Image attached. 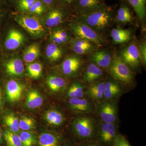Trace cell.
<instances>
[{
  "mask_svg": "<svg viewBox=\"0 0 146 146\" xmlns=\"http://www.w3.org/2000/svg\"><path fill=\"white\" fill-rule=\"evenodd\" d=\"M76 1L77 0H59L62 5L68 7L71 6L74 7Z\"/></svg>",
  "mask_w": 146,
  "mask_h": 146,
  "instance_id": "cell-42",
  "label": "cell"
},
{
  "mask_svg": "<svg viewBox=\"0 0 146 146\" xmlns=\"http://www.w3.org/2000/svg\"><path fill=\"white\" fill-rule=\"evenodd\" d=\"M47 7H53L54 6L55 0H40Z\"/></svg>",
  "mask_w": 146,
  "mask_h": 146,
  "instance_id": "cell-43",
  "label": "cell"
},
{
  "mask_svg": "<svg viewBox=\"0 0 146 146\" xmlns=\"http://www.w3.org/2000/svg\"><path fill=\"white\" fill-rule=\"evenodd\" d=\"M117 111L114 105L106 103L102 106L100 115L104 123H114L117 119Z\"/></svg>",
  "mask_w": 146,
  "mask_h": 146,
  "instance_id": "cell-15",
  "label": "cell"
},
{
  "mask_svg": "<svg viewBox=\"0 0 146 146\" xmlns=\"http://www.w3.org/2000/svg\"><path fill=\"white\" fill-rule=\"evenodd\" d=\"M139 53L141 60L144 63L146 62V44L145 42H141L139 46Z\"/></svg>",
  "mask_w": 146,
  "mask_h": 146,
  "instance_id": "cell-39",
  "label": "cell"
},
{
  "mask_svg": "<svg viewBox=\"0 0 146 146\" xmlns=\"http://www.w3.org/2000/svg\"><path fill=\"white\" fill-rule=\"evenodd\" d=\"M103 74L102 71L100 67L94 63H90L87 66L84 73V80L87 83H92L100 78Z\"/></svg>",
  "mask_w": 146,
  "mask_h": 146,
  "instance_id": "cell-18",
  "label": "cell"
},
{
  "mask_svg": "<svg viewBox=\"0 0 146 146\" xmlns=\"http://www.w3.org/2000/svg\"><path fill=\"white\" fill-rule=\"evenodd\" d=\"M40 54V48L36 43L28 46L24 51L23 58L25 62L31 63L38 58Z\"/></svg>",
  "mask_w": 146,
  "mask_h": 146,
  "instance_id": "cell-20",
  "label": "cell"
},
{
  "mask_svg": "<svg viewBox=\"0 0 146 146\" xmlns=\"http://www.w3.org/2000/svg\"><path fill=\"white\" fill-rule=\"evenodd\" d=\"M118 22L122 23H127L132 21V16L130 9L125 4L123 3L120 5L117 11L116 17Z\"/></svg>",
  "mask_w": 146,
  "mask_h": 146,
  "instance_id": "cell-26",
  "label": "cell"
},
{
  "mask_svg": "<svg viewBox=\"0 0 146 146\" xmlns=\"http://www.w3.org/2000/svg\"><path fill=\"white\" fill-rule=\"evenodd\" d=\"M112 146H131L124 136L118 134L112 143Z\"/></svg>",
  "mask_w": 146,
  "mask_h": 146,
  "instance_id": "cell-38",
  "label": "cell"
},
{
  "mask_svg": "<svg viewBox=\"0 0 146 146\" xmlns=\"http://www.w3.org/2000/svg\"><path fill=\"white\" fill-rule=\"evenodd\" d=\"M90 58L93 63L102 68L109 67L111 61L110 55L104 51L95 52Z\"/></svg>",
  "mask_w": 146,
  "mask_h": 146,
  "instance_id": "cell-16",
  "label": "cell"
},
{
  "mask_svg": "<svg viewBox=\"0 0 146 146\" xmlns=\"http://www.w3.org/2000/svg\"><path fill=\"white\" fill-rule=\"evenodd\" d=\"M3 136L8 146H22L19 135L9 130H5Z\"/></svg>",
  "mask_w": 146,
  "mask_h": 146,
  "instance_id": "cell-30",
  "label": "cell"
},
{
  "mask_svg": "<svg viewBox=\"0 0 146 146\" xmlns=\"http://www.w3.org/2000/svg\"><path fill=\"white\" fill-rule=\"evenodd\" d=\"M47 85L49 89L53 92H58L65 88L66 81L61 77L51 75L47 78Z\"/></svg>",
  "mask_w": 146,
  "mask_h": 146,
  "instance_id": "cell-21",
  "label": "cell"
},
{
  "mask_svg": "<svg viewBox=\"0 0 146 146\" xmlns=\"http://www.w3.org/2000/svg\"><path fill=\"white\" fill-rule=\"evenodd\" d=\"M120 55V58L127 66L135 68L140 64L141 58L136 44H130L122 50Z\"/></svg>",
  "mask_w": 146,
  "mask_h": 146,
  "instance_id": "cell-8",
  "label": "cell"
},
{
  "mask_svg": "<svg viewBox=\"0 0 146 146\" xmlns=\"http://www.w3.org/2000/svg\"><path fill=\"white\" fill-rule=\"evenodd\" d=\"M47 8L48 7L42 1L36 0L27 12L35 16H41L46 12Z\"/></svg>",
  "mask_w": 146,
  "mask_h": 146,
  "instance_id": "cell-35",
  "label": "cell"
},
{
  "mask_svg": "<svg viewBox=\"0 0 146 146\" xmlns=\"http://www.w3.org/2000/svg\"><path fill=\"white\" fill-rule=\"evenodd\" d=\"M75 132L79 138L85 142L91 141V139L95 135V129L93 122L91 119L87 117L78 118L74 124Z\"/></svg>",
  "mask_w": 146,
  "mask_h": 146,
  "instance_id": "cell-5",
  "label": "cell"
},
{
  "mask_svg": "<svg viewBox=\"0 0 146 146\" xmlns=\"http://www.w3.org/2000/svg\"><path fill=\"white\" fill-rule=\"evenodd\" d=\"M93 43L85 39L75 38L71 42V48L78 54H84L90 52L94 48Z\"/></svg>",
  "mask_w": 146,
  "mask_h": 146,
  "instance_id": "cell-14",
  "label": "cell"
},
{
  "mask_svg": "<svg viewBox=\"0 0 146 146\" xmlns=\"http://www.w3.org/2000/svg\"><path fill=\"white\" fill-rule=\"evenodd\" d=\"M43 98L40 94L35 90L30 91L27 96V106L30 109H35L42 105Z\"/></svg>",
  "mask_w": 146,
  "mask_h": 146,
  "instance_id": "cell-24",
  "label": "cell"
},
{
  "mask_svg": "<svg viewBox=\"0 0 146 146\" xmlns=\"http://www.w3.org/2000/svg\"><path fill=\"white\" fill-rule=\"evenodd\" d=\"M15 20L20 26L34 37H42L45 34V31L43 25L35 15L21 14L17 15Z\"/></svg>",
  "mask_w": 146,
  "mask_h": 146,
  "instance_id": "cell-3",
  "label": "cell"
},
{
  "mask_svg": "<svg viewBox=\"0 0 146 146\" xmlns=\"http://www.w3.org/2000/svg\"><path fill=\"white\" fill-rule=\"evenodd\" d=\"M4 68L8 75L18 76L22 75L25 71L23 62L20 58H14L5 60L3 63Z\"/></svg>",
  "mask_w": 146,
  "mask_h": 146,
  "instance_id": "cell-11",
  "label": "cell"
},
{
  "mask_svg": "<svg viewBox=\"0 0 146 146\" xmlns=\"http://www.w3.org/2000/svg\"><path fill=\"white\" fill-rule=\"evenodd\" d=\"M24 35L21 31L11 29L7 31L3 42V47L7 50H13L18 48L25 42Z\"/></svg>",
  "mask_w": 146,
  "mask_h": 146,
  "instance_id": "cell-6",
  "label": "cell"
},
{
  "mask_svg": "<svg viewBox=\"0 0 146 146\" xmlns=\"http://www.w3.org/2000/svg\"><path fill=\"white\" fill-rule=\"evenodd\" d=\"M43 67L41 63H33L29 64L27 70L30 76L33 78H38L42 75Z\"/></svg>",
  "mask_w": 146,
  "mask_h": 146,
  "instance_id": "cell-34",
  "label": "cell"
},
{
  "mask_svg": "<svg viewBox=\"0 0 146 146\" xmlns=\"http://www.w3.org/2000/svg\"><path fill=\"white\" fill-rule=\"evenodd\" d=\"M121 90L117 84L112 82L105 83L104 97L106 99H110L120 93Z\"/></svg>",
  "mask_w": 146,
  "mask_h": 146,
  "instance_id": "cell-31",
  "label": "cell"
},
{
  "mask_svg": "<svg viewBox=\"0 0 146 146\" xmlns=\"http://www.w3.org/2000/svg\"><path fill=\"white\" fill-rule=\"evenodd\" d=\"M2 104V93L1 90L0 88V108H1V106Z\"/></svg>",
  "mask_w": 146,
  "mask_h": 146,
  "instance_id": "cell-47",
  "label": "cell"
},
{
  "mask_svg": "<svg viewBox=\"0 0 146 146\" xmlns=\"http://www.w3.org/2000/svg\"><path fill=\"white\" fill-rule=\"evenodd\" d=\"M70 146L67 145H65V146Z\"/></svg>",
  "mask_w": 146,
  "mask_h": 146,
  "instance_id": "cell-48",
  "label": "cell"
},
{
  "mask_svg": "<svg viewBox=\"0 0 146 146\" xmlns=\"http://www.w3.org/2000/svg\"><path fill=\"white\" fill-rule=\"evenodd\" d=\"M81 146H103L100 144H99L98 142H94V141H88L84 142Z\"/></svg>",
  "mask_w": 146,
  "mask_h": 146,
  "instance_id": "cell-44",
  "label": "cell"
},
{
  "mask_svg": "<svg viewBox=\"0 0 146 146\" xmlns=\"http://www.w3.org/2000/svg\"><path fill=\"white\" fill-rule=\"evenodd\" d=\"M54 33L57 35L61 39H63L65 43H67L69 41L70 38L67 31H65L63 29H57L54 31Z\"/></svg>",
  "mask_w": 146,
  "mask_h": 146,
  "instance_id": "cell-40",
  "label": "cell"
},
{
  "mask_svg": "<svg viewBox=\"0 0 146 146\" xmlns=\"http://www.w3.org/2000/svg\"><path fill=\"white\" fill-rule=\"evenodd\" d=\"M133 8L138 18L143 21L146 15V0H125Z\"/></svg>",
  "mask_w": 146,
  "mask_h": 146,
  "instance_id": "cell-22",
  "label": "cell"
},
{
  "mask_svg": "<svg viewBox=\"0 0 146 146\" xmlns=\"http://www.w3.org/2000/svg\"><path fill=\"white\" fill-rule=\"evenodd\" d=\"M1 2V1H0ZM3 11L1 7V3H0V31H1V19L2 18L3 16Z\"/></svg>",
  "mask_w": 146,
  "mask_h": 146,
  "instance_id": "cell-45",
  "label": "cell"
},
{
  "mask_svg": "<svg viewBox=\"0 0 146 146\" xmlns=\"http://www.w3.org/2000/svg\"><path fill=\"white\" fill-rule=\"evenodd\" d=\"M78 14L79 20L97 32L109 27L113 19V10L106 5L92 11Z\"/></svg>",
  "mask_w": 146,
  "mask_h": 146,
  "instance_id": "cell-1",
  "label": "cell"
},
{
  "mask_svg": "<svg viewBox=\"0 0 146 146\" xmlns=\"http://www.w3.org/2000/svg\"><path fill=\"white\" fill-rule=\"evenodd\" d=\"M82 65L81 58L78 56H72L67 58L61 65L62 72L67 76H72L76 74Z\"/></svg>",
  "mask_w": 146,
  "mask_h": 146,
  "instance_id": "cell-13",
  "label": "cell"
},
{
  "mask_svg": "<svg viewBox=\"0 0 146 146\" xmlns=\"http://www.w3.org/2000/svg\"><path fill=\"white\" fill-rule=\"evenodd\" d=\"M22 146H33L36 143V137L34 133L28 131H23L19 134Z\"/></svg>",
  "mask_w": 146,
  "mask_h": 146,
  "instance_id": "cell-32",
  "label": "cell"
},
{
  "mask_svg": "<svg viewBox=\"0 0 146 146\" xmlns=\"http://www.w3.org/2000/svg\"><path fill=\"white\" fill-rule=\"evenodd\" d=\"M70 29L76 38L85 39L99 47L104 44V39L102 35L80 20L72 23Z\"/></svg>",
  "mask_w": 146,
  "mask_h": 146,
  "instance_id": "cell-2",
  "label": "cell"
},
{
  "mask_svg": "<svg viewBox=\"0 0 146 146\" xmlns=\"http://www.w3.org/2000/svg\"><path fill=\"white\" fill-rule=\"evenodd\" d=\"M110 35L116 44H123L131 39V31L127 29L115 28L111 31Z\"/></svg>",
  "mask_w": 146,
  "mask_h": 146,
  "instance_id": "cell-17",
  "label": "cell"
},
{
  "mask_svg": "<svg viewBox=\"0 0 146 146\" xmlns=\"http://www.w3.org/2000/svg\"><path fill=\"white\" fill-rule=\"evenodd\" d=\"M44 118L48 123L53 125H60L64 121L62 113L54 110L47 111L45 113Z\"/></svg>",
  "mask_w": 146,
  "mask_h": 146,
  "instance_id": "cell-27",
  "label": "cell"
},
{
  "mask_svg": "<svg viewBox=\"0 0 146 146\" xmlns=\"http://www.w3.org/2000/svg\"><path fill=\"white\" fill-rule=\"evenodd\" d=\"M36 0H19L17 3V7L20 11L28 12Z\"/></svg>",
  "mask_w": 146,
  "mask_h": 146,
  "instance_id": "cell-37",
  "label": "cell"
},
{
  "mask_svg": "<svg viewBox=\"0 0 146 146\" xmlns=\"http://www.w3.org/2000/svg\"><path fill=\"white\" fill-rule=\"evenodd\" d=\"M65 11L62 7H51L44 19V24L49 28L57 26L63 22L65 16Z\"/></svg>",
  "mask_w": 146,
  "mask_h": 146,
  "instance_id": "cell-9",
  "label": "cell"
},
{
  "mask_svg": "<svg viewBox=\"0 0 146 146\" xmlns=\"http://www.w3.org/2000/svg\"><path fill=\"white\" fill-rule=\"evenodd\" d=\"M106 5L104 0H77L74 7L78 14L86 13Z\"/></svg>",
  "mask_w": 146,
  "mask_h": 146,
  "instance_id": "cell-12",
  "label": "cell"
},
{
  "mask_svg": "<svg viewBox=\"0 0 146 146\" xmlns=\"http://www.w3.org/2000/svg\"><path fill=\"white\" fill-rule=\"evenodd\" d=\"M50 40L51 42L54 43L57 45L62 44H65V42L63 39L60 38L59 36H58L57 35L53 32L52 34L50 36Z\"/></svg>",
  "mask_w": 146,
  "mask_h": 146,
  "instance_id": "cell-41",
  "label": "cell"
},
{
  "mask_svg": "<svg viewBox=\"0 0 146 146\" xmlns=\"http://www.w3.org/2000/svg\"><path fill=\"white\" fill-rule=\"evenodd\" d=\"M35 125L34 121L31 118L25 117L19 120V128L22 130H30L35 127Z\"/></svg>",
  "mask_w": 146,
  "mask_h": 146,
  "instance_id": "cell-36",
  "label": "cell"
},
{
  "mask_svg": "<svg viewBox=\"0 0 146 146\" xmlns=\"http://www.w3.org/2000/svg\"><path fill=\"white\" fill-rule=\"evenodd\" d=\"M105 83L100 82L91 85L88 90L89 96L94 99H101L104 97Z\"/></svg>",
  "mask_w": 146,
  "mask_h": 146,
  "instance_id": "cell-28",
  "label": "cell"
},
{
  "mask_svg": "<svg viewBox=\"0 0 146 146\" xmlns=\"http://www.w3.org/2000/svg\"><path fill=\"white\" fill-rule=\"evenodd\" d=\"M3 134L2 132L1 129L0 128V144L2 142Z\"/></svg>",
  "mask_w": 146,
  "mask_h": 146,
  "instance_id": "cell-46",
  "label": "cell"
},
{
  "mask_svg": "<svg viewBox=\"0 0 146 146\" xmlns=\"http://www.w3.org/2000/svg\"><path fill=\"white\" fill-rule=\"evenodd\" d=\"M60 139L52 133L45 132L39 136L38 146H58Z\"/></svg>",
  "mask_w": 146,
  "mask_h": 146,
  "instance_id": "cell-23",
  "label": "cell"
},
{
  "mask_svg": "<svg viewBox=\"0 0 146 146\" xmlns=\"http://www.w3.org/2000/svg\"><path fill=\"white\" fill-rule=\"evenodd\" d=\"M46 55L47 58L52 62L57 61L62 58L63 54V49L58 45L51 42L46 48Z\"/></svg>",
  "mask_w": 146,
  "mask_h": 146,
  "instance_id": "cell-19",
  "label": "cell"
},
{
  "mask_svg": "<svg viewBox=\"0 0 146 146\" xmlns=\"http://www.w3.org/2000/svg\"><path fill=\"white\" fill-rule=\"evenodd\" d=\"M117 129L113 123H106L102 125L98 134V143L103 146H112L116 136Z\"/></svg>",
  "mask_w": 146,
  "mask_h": 146,
  "instance_id": "cell-7",
  "label": "cell"
},
{
  "mask_svg": "<svg viewBox=\"0 0 146 146\" xmlns=\"http://www.w3.org/2000/svg\"><path fill=\"white\" fill-rule=\"evenodd\" d=\"M69 103L71 108L76 111L86 112L91 109V106L88 101L82 98H71Z\"/></svg>",
  "mask_w": 146,
  "mask_h": 146,
  "instance_id": "cell-25",
  "label": "cell"
},
{
  "mask_svg": "<svg viewBox=\"0 0 146 146\" xmlns=\"http://www.w3.org/2000/svg\"><path fill=\"white\" fill-rule=\"evenodd\" d=\"M4 123L8 127L9 130L15 133H18L20 131L18 117L13 113H9L4 117Z\"/></svg>",
  "mask_w": 146,
  "mask_h": 146,
  "instance_id": "cell-29",
  "label": "cell"
},
{
  "mask_svg": "<svg viewBox=\"0 0 146 146\" xmlns=\"http://www.w3.org/2000/svg\"><path fill=\"white\" fill-rule=\"evenodd\" d=\"M109 72L115 78L124 83H130L133 77L127 65L120 57L115 56L109 66Z\"/></svg>",
  "mask_w": 146,
  "mask_h": 146,
  "instance_id": "cell-4",
  "label": "cell"
},
{
  "mask_svg": "<svg viewBox=\"0 0 146 146\" xmlns=\"http://www.w3.org/2000/svg\"><path fill=\"white\" fill-rule=\"evenodd\" d=\"M24 89L23 84L14 80H10L6 85L7 99L10 102H18L21 99Z\"/></svg>",
  "mask_w": 146,
  "mask_h": 146,
  "instance_id": "cell-10",
  "label": "cell"
},
{
  "mask_svg": "<svg viewBox=\"0 0 146 146\" xmlns=\"http://www.w3.org/2000/svg\"><path fill=\"white\" fill-rule=\"evenodd\" d=\"M67 95L70 98H82L84 95L83 87L80 84L75 83L68 89Z\"/></svg>",
  "mask_w": 146,
  "mask_h": 146,
  "instance_id": "cell-33",
  "label": "cell"
}]
</instances>
